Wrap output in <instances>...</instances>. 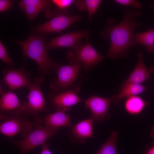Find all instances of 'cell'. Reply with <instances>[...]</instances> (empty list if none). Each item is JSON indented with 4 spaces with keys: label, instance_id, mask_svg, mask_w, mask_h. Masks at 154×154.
I'll return each instance as SVG.
<instances>
[{
    "label": "cell",
    "instance_id": "cell-1",
    "mask_svg": "<svg viewBox=\"0 0 154 154\" xmlns=\"http://www.w3.org/2000/svg\"><path fill=\"white\" fill-rule=\"evenodd\" d=\"M141 15L139 11L134 12L127 10L119 23L108 29L111 44L107 57L111 59L116 58L123 55L131 46L135 45L133 34L135 29L140 24L136 19Z\"/></svg>",
    "mask_w": 154,
    "mask_h": 154
},
{
    "label": "cell",
    "instance_id": "cell-2",
    "mask_svg": "<svg viewBox=\"0 0 154 154\" xmlns=\"http://www.w3.org/2000/svg\"><path fill=\"white\" fill-rule=\"evenodd\" d=\"M45 38L44 35L35 36L32 34L25 40H12L21 47L25 56L37 64L42 76L49 74L60 66L59 63L54 61L48 56Z\"/></svg>",
    "mask_w": 154,
    "mask_h": 154
},
{
    "label": "cell",
    "instance_id": "cell-3",
    "mask_svg": "<svg viewBox=\"0 0 154 154\" xmlns=\"http://www.w3.org/2000/svg\"><path fill=\"white\" fill-rule=\"evenodd\" d=\"M33 125L34 128L22 139L19 140H12L19 149L21 154H27L37 146L45 143L48 139L58 133L59 128L44 125L38 115L35 116Z\"/></svg>",
    "mask_w": 154,
    "mask_h": 154
},
{
    "label": "cell",
    "instance_id": "cell-4",
    "mask_svg": "<svg viewBox=\"0 0 154 154\" xmlns=\"http://www.w3.org/2000/svg\"><path fill=\"white\" fill-rule=\"evenodd\" d=\"M82 66L77 64L60 65L55 70L57 75L51 81L50 94H56L78 85L76 84L80 77L79 72Z\"/></svg>",
    "mask_w": 154,
    "mask_h": 154
},
{
    "label": "cell",
    "instance_id": "cell-5",
    "mask_svg": "<svg viewBox=\"0 0 154 154\" xmlns=\"http://www.w3.org/2000/svg\"><path fill=\"white\" fill-rule=\"evenodd\" d=\"M88 40V39L83 44L81 42L73 49L69 51L66 54L70 64L81 65L85 72L90 71L104 58L97 52Z\"/></svg>",
    "mask_w": 154,
    "mask_h": 154
},
{
    "label": "cell",
    "instance_id": "cell-6",
    "mask_svg": "<svg viewBox=\"0 0 154 154\" xmlns=\"http://www.w3.org/2000/svg\"><path fill=\"white\" fill-rule=\"evenodd\" d=\"M44 81L42 76L36 77L28 87L29 92L27 101L22 104L21 113L35 116L40 112L49 111L41 90V84Z\"/></svg>",
    "mask_w": 154,
    "mask_h": 154
},
{
    "label": "cell",
    "instance_id": "cell-7",
    "mask_svg": "<svg viewBox=\"0 0 154 154\" xmlns=\"http://www.w3.org/2000/svg\"><path fill=\"white\" fill-rule=\"evenodd\" d=\"M33 125L20 114H11L0 123V132L8 137L20 134L23 137L32 131Z\"/></svg>",
    "mask_w": 154,
    "mask_h": 154
},
{
    "label": "cell",
    "instance_id": "cell-8",
    "mask_svg": "<svg viewBox=\"0 0 154 154\" xmlns=\"http://www.w3.org/2000/svg\"><path fill=\"white\" fill-rule=\"evenodd\" d=\"M80 15H69L60 13L56 15L51 20L36 27V33H59L81 18Z\"/></svg>",
    "mask_w": 154,
    "mask_h": 154
},
{
    "label": "cell",
    "instance_id": "cell-9",
    "mask_svg": "<svg viewBox=\"0 0 154 154\" xmlns=\"http://www.w3.org/2000/svg\"><path fill=\"white\" fill-rule=\"evenodd\" d=\"M112 98H109L96 95H92L87 99L85 103L87 108L91 111L90 117L94 122H102L109 119L110 114L109 109Z\"/></svg>",
    "mask_w": 154,
    "mask_h": 154
},
{
    "label": "cell",
    "instance_id": "cell-10",
    "mask_svg": "<svg viewBox=\"0 0 154 154\" xmlns=\"http://www.w3.org/2000/svg\"><path fill=\"white\" fill-rule=\"evenodd\" d=\"M79 86H77L63 92L54 95L49 94V99L56 111H66L72 106L82 101L78 94Z\"/></svg>",
    "mask_w": 154,
    "mask_h": 154
},
{
    "label": "cell",
    "instance_id": "cell-11",
    "mask_svg": "<svg viewBox=\"0 0 154 154\" xmlns=\"http://www.w3.org/2000/svg\"><path fill=\"white\" fill-rule=\"evenodd\" d=\"M89 31L86 30L64 34L52 39L46 43L47 50L61 47H69L72 50L84 38L88 37Z\"/></svg>",
    "mask_w": 154,
    "mask_h": 154
},
{
    "label": "cell",
    "instance_id": "cell-12",
    "mask_svg": "<svg viewBox=\"0 0 154 154\" xmlns=\"http://www.w3.org/2000/svg\"><path fill=\"white\" fill-rule=\"evenodd\" d=\"M3 73V82L11 90L22 87L28 88L32 82L27 74L22 68L11 69L5 68Z\"/></svg>",
    "mask_w": 154,
    "mask_h": 154
},
{
    "label": "cell",
    "instance_id": "cell-13",
    "mask_svg": "<svg viewBox=\"0 0 154 154\" xmlns=\"http://www.w3.org/2000/svg\"><path fill=\"white\" fill-rule=\"evenodd\" d=\"M19 6L24 11L28 20L34 19L38 13L43 11L47 17L54 15L50 10V1L45 0H23L18 3Z\"/></svg>",
    "mask_w": 154,
    "mask_h": 154
},
{
    "label": "cell",
    "instance_id": "cell-14",
    "mask_svg": "<svg viewBox=\"0 0 154 154\" xmlns=\"http://www.w3.org/2000/svg\"><path fill=\"white\" fill-rule=\"evenodd\" d=\"M94 122L90 119L81 121L71 127L68 132L71 141L78 144L84 143L86 139L92 137Z\"/></svg>",
    "mask_w": 154,
    "mask_h": 154
},
{
    "label": "cell",
    "instance_id": "cell-15",
    "mask_svg": "<svg viewBox=\"0 0 154 154\" xmlns=\"http://www.w3.org/2000/svg\"><path fill=\"white\" fill-rule=\"evenodd\" d=\"M22 105L17 96L11 91L2 94L0 99V109L3 112L12 114H20Z\"/></svg>",
    "mask_w": 154,
    "mask_h": 154
},
{
    "label": "cell",
    "instance_id": "cell-16",
    "mask_svg": "<svg viewBox=\"0 0 154 154\" xmlns=\"http://www.w3.org/2000/svg\"><path fill=\"white\" fill-rule=\"evenodd\" d=\"M138 60L133 70L121 86L131 83L140 84L150 78V70L144 64L140 52L137 54Z\"/></svg>",
    "mask_w": 154,
    "mask_h": 154
},
{
    "label": "cell",
    "instance_id": "cell-17",
    "mask_svg": "<svg viewBox=\"0 0 154 154\" xmlns=\"http://www.w3.org/2000/svg\"><path fill=\"white\" fill-rule=\"evenodd\" d=\"M42 121L44 125L51 127L59 128L64 126L71 127L72 126L71 117L62 110L56 111L46 115Z\"/></svg>",
    "mask_w": 154,
    "mask_h": 154
},
{
    "label": "cell",
    "instance_id": "cell-18",
    "mask_svg": "<svg viewBox=\"0 0 154 154\" xmlns=\"http://www.w3.org/2000/svg\"><path fill=\"white\" fill-rule=\"evenodd\" d=\"M147 89L141 84L131 83L121 86L119 93L112 97L113 101L117 104L124 98L139 94Z\"/></svg>",
    "mask_w": 154,
    "mask_h": 154
},
{
    "label": "cell",
    "instance_id": "cell-19",
    "mask_svg": "<svg viewBox=\"0 0 154 154\" xmlns=\"http://www.w3.org/2000/svg\"><path fill=\"white\" fill-rule=\"evenodd\" d=\"M117 132L112 131L109 138L95 154H118L116 147Z\"/></svg>",
    "mask_w": 154,
    "mask_h": 154
},
{
    "label": "cell",
    "instance_id": "cell-20",
    "mask_svg": "<svg viewBox=\"0 0 154 154\" xmlns=\"http://www.w3.org/2000/svg\"><path fill=\"white\" fill-rule=\"evenodd\" d=\"M145 105V102L141 98L133 96L129 98L126 101L125 107L128 113L135 114L140 113Z\"/></svg>",
    "mask_w": 154,
    "mask_h": 154
},
{
    "label": "cell",
    "instance_id": "cell-21",
    "mask_svg": "<svg viewBox=\"0 0 154 154\" xmlns=\"http://www.w3.org/2000/svg\"><path fill=\"white\" fill-rule=\"evenodd\" d=\"M133 40L135 45L141 44L146 47L154 45V29L133 35Z\"/></svg>",
    "mask_w": 154,
    "mask_h": 154
},
{
    "label": "cell",
    "instance_id": "cell-22",
    "mask_svg": "<svg viewBox=\"0 0 154 154\" xmlns=\"http://www.w3.org/2000/svg\"><path fill=\"white\" fill-rule=\"evenodd\" d=\"M102 1L101 0H82V11L87 10L89 22L91 21L93 14Z\"/></svg>",
    "mask_w": 154,
    "mask_h": 154
},
{
    "label": "cell",
    "instance_id": "cell-23",
    "mask_svg": "<svg viewBox=\"0 0 154 154\" xmlns=\"http://www.w3.org/2000/svg\"><path fill=\"white\" fill-rule=\"evenodd\" d=\"M0 59L9 66L14 68L12 59L9 55L1 40L0 41Z\"/></svg>",
    "mask_w": 154,
    "mask_h": 154
},
{
    "label": "cell",
    "instance_id": "cell-24",
    "mask_svg": "<svg viewBox=\"0 0 154 154\" xmlns=\"http://www.w3.org/2000/svg\"><path fill=\"white\" fill-rule=\"evenodd\" d=\"M51 2L57 7L55 11L58 12V9L64 10L69 7L74 3L72 0H52Z\"/></svg>",
    "mask_w": 154,
    "mask_h": 154
},
{
    "label": "cell",
    "instance_id": "cell-25",
    "mask_svg": "<svg viewBox=\"0 0 154 154\" xmlns=\"http://www.w3.org/2000/svg\"><path fill=\"white\" fill-rule=\"evenodd\" d=\"M117 3L125 6L131 5L136 8H139L141 7L140 3L135 0H116Z\"/></svg>",
    "mask_w": 154,
    "mask_h": 154
},
{
    "label": "cell",
    "instance_id": "cell-26",
    "mask_svg": "<svg viewBox=\"0 0 154 154\" xmlns=\"http://www.w3.org/2000/svg\"><path fill=\"white\" fill-rule=\"evenodd\" d=\"M14 5V1L11 0H0V11L4 12L11 9Z\"/></svg>",
    "mask_w": 154,
    "mask_h": 154
},
{
    "label": "cell",
    "instance_id": "cell-27",
    "mask_svg": "<svg viewBox=\"0 0 154 154\" xmlns=\"http://www.w3.org/2000/svg\"><path fill=\"white\" fill-rule=\"evenodd\" d=\"M42 146V149L40 154H52L45 143L43 144Z\"/></svg>",
    "mask_w": 154,
    "mask_h": 154
},
{
    "label": "cell",
    "instance_id": "cell-28",
    "mask_svg": "<svg viewBox=\"0 0 154 154\" xmlns=\"http://www.w3.org/2000/svg\"><path fill=\"white\" fill-rule=\"evenodd\" d=\"M144 154H154V146L149 149Z\"/></svg>",
    "mask_w": 154,
    "mask_h": 154
},
{
    "label": "cell",
    "instance_id": "cell-29",
    "mask_svg": "<svg viewBox=\"0 0 154 154\" xmlns=\"http://www.w3.org/2000/svg\"><path fill=\"white\" fill-rule=\"evenodd\" d=\"M146 47L148 51L152 53H154V45Z\"/></svg>",
    "mask_w": 154,
    "mask_h": 154
},
{
    "label": "cell",
    "instance_id": "cell-30",
    "mask_svg": "<svg viewBox=\"0 0 154 154\" xmlns=\"http://www.w3.org/2000/svg\"><path fill=\"white\" fill-rule=\"evenodd\" d=\"M150 136L152 139L154 140V125L153 127L152 130L150 134Z\"/></svg>",
    "mask_w": 154,
    "mask_h": 154
},
{
    "label": "cell",
    "instance_id": "cell-31",
    "mask_svg": "<svg viewBox=\"0 0 154 154\" xmlns=\"http://www.w3.org/2000/svg\"><path fill=\"white\" fill-rule=\"evenodd\" d=\"M151 8L152 9H154V5H152L151 7Z\"/></svg>",
    "mask_w": 154,
    "mask_h": 154
}]
</instances>
